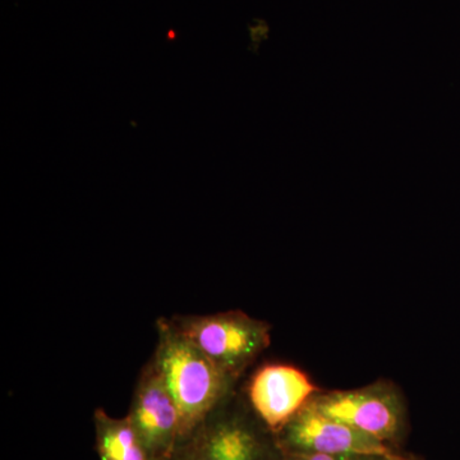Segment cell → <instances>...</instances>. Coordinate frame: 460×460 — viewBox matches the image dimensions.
<instances>
[{
	"label": "cell",
	"instance_id": "6da1fadb",
	"mask_svg": "<svg viewBox=\"0 0 460 460\" xmlns=\"http://www.w3.org/2000/svg\"><path fill=\"white\" fill-rule=\"evenodd\" d=\"M156 329L157 344L150 359L177 405L181 441L233 394L235 381L199 352L172 319L157 320Z\"/></svg>",
	"mask_w": 460,
	"mask_h": 460
},
{
	"label": "cell",
	"instance_id": "9c48e42d",
	"mask_svg": "<svg viewBox=\"0 0 460 460\" xmlns=\"http://www.w3.org/2000/svg\"><path fill=\"white\" fill-rule=\"evenodd\" d=\"M281 460H389L375 456H332V454L281 452Z\"/></svg>",
	"mask_w": 460,
	"mask_h": 460
},
{
	"label": "cell",
	"instance_id": "8992f818",
	"mask_svg": "<svg viewBox=\"0 0 460 460\" xmlns=\"http://www.w3.org/2000/svg\"><path fill=\"white\" fill-rule=\"evenodd\" d=\"M321 413L389 444L401 435L404 410L393 387L385 384L362 389L316 394L310 401Z\"/></svg>",
	"mask_w": 460,
	"mask_h": 460
},
{
	"label": "cell",
	"instance_id": "3957f363",
	"mask_svg": "<svg viewBox=\"0 0 460 460\" xmlns=\"http://www.w3.org/2000/svg\"><path fill=\"white\" fill-rule=\"evenodd\" d=\"M190 343L237 383L270 345V325L242 311L171 317Z\"/></svg>",
	"mask_w": 460,
	"mask_h": 460
},
{
	"label": "cell",
	"instance_id": "ba28073f",
	"mask_svg": "<svg viewBox=\"0 0 460 460\" xmlns=\"http://www.w3.org/2000/svg\"><path fill=\"white\" fill-rule=\"evenodd\" d=\"M93 425L100 460H148L128 416L115 419L96 408Z\"/></svg>",
	"mask_w": 460,
	"mask_h": 460
},
{
	"label": "cell",
	"instance_id": "277c9868",
	"mask_svg": "<svg viewBox=\"0 0 460 460\" xmlns=\"http://www.w3.org/2000/svg\"><path fill=\"white\" fill-rule=\"evenodd\" d=\"M280 452L399 458L389 445L321 413L310 402L275 434Z\"/></svg>",
	"mask_w": 460,
	"mask_h": 460
},
{
	"label": "cell",
	"instance_id": "7a4b0ae2",
	"mask_svg": "<svg viewBox=\"0 0 460 460\" xmlns=\"http://www.w3.org/2000/svg\"><path fill=\"white\" fill-rule=\"evenodd\" d=\"M171 460H281L275 435L234 393L178 444Z\"/></svg>",
	"mask_w": 460,
	"mask_h": 460
},
{
	"label": "cell",
	"instance_id": "52a82bcc",
	"mask_svg": "<svg viewBox=\"0 0 460 460\" xmlns=\"http://www.w3.org/2000/svg\"><path fill=\"white\" fill-rule=\"evenodd\" d=\"M319 393L304 371L284 363L262 366L247 387L251 410L274 435Z\"/></svg>",
	"mask_w": 460,
	"mask_h": 460
},
{
	"label": "cell",
	"instance_id": "30bf717a",
	"mask_svg": "<svg viewBox=\"0 0 460 460\" xmlns=\"http://www.w3.org/2000/svg\"><path fill=\"white\" fill-rule=\"evenodd\" d=\"M396 460H408V459L402 458V456H399V458H398V459H396Z\"/></svg>",
	"mask_w": 460,
	"mask_h": 460
},
{
	"label": "cell",
	"instance_id": "5b68a950",
	"mask_svg": "<svg viewBox=\"0 0 460 460\" xmlns=\"http://www.w3.org/2000/svg\"><path fill=\"white\" fill-rule=\"evenodd\" d=\"M148 460H171L181 438L177 405L151 359L136 383L128 414Z\"/></svg>",
	"mask_w": 460,
	"mask_h": 460
}]
</instances>
